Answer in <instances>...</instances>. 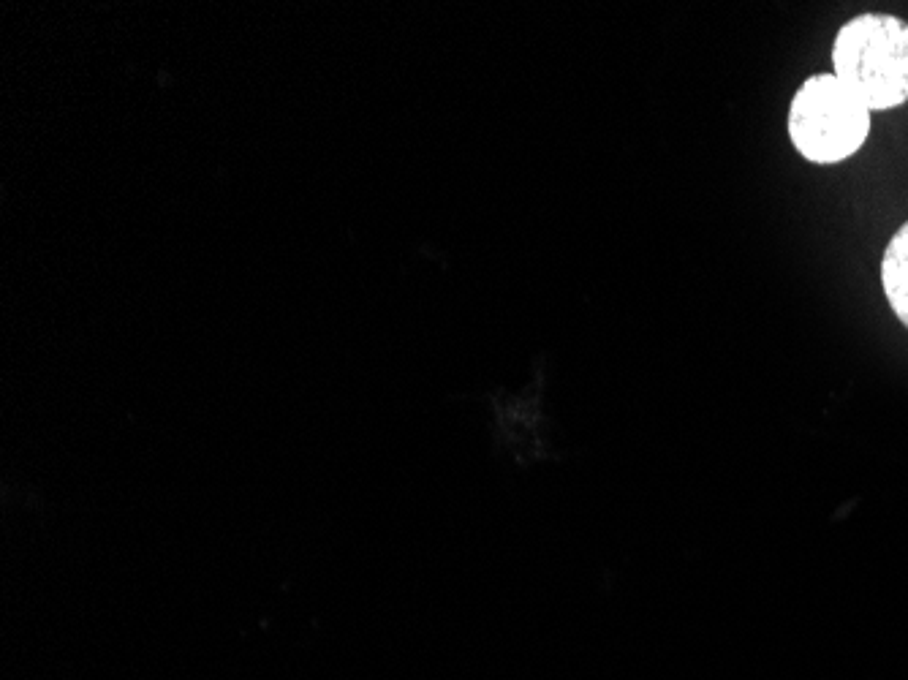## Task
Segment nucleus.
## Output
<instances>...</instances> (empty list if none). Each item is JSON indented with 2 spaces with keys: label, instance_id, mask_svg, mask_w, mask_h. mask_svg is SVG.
<instances>
[{
  "label": "nucleus",
  "instance_id": "obj_3",
  "mask_svg": "<svg viewBox=\"0 0 908 680\" xmlns=\"http://www.w3.org/2000/svg\"><path fill=\"white\" fill-rule=\"evenodd\" d=\"M879 275L889 308L908 330V221H903L884 245Z\"/></svg>",
  "mask_w": 908,
  "mask_h": 680
},
{
  "label": "nucleus",
  "instance_id": "obj_2",
  "mask_svg": "<svg viewBox=\"0 0 908 680\" xmlns=\"http://www.w3.org/2000/svg\"><path fill=\"white\" fill-rule=\"evenodd\" d=\"M792 147L805 161L832 166L857 156L870 136V109L835 74H811L786 115Z\"/></svg>",
  "mask_w": 908,
  "mask_h": 680
},
{
  "label": "nucleus",
  "instance_id": "obj_1",
  "mask_svg": "<svg viewBox=\"0 0 908 680\" xmlns=\"http://www.w3.org/2000/svg\"><path fill=\"white\" fill-rule=\"evenodd\" d=\"M832 74L870 112L908 104V20L862 11L843 22L832 41Z\"/></svg>",
  "mask_w": 908,
  "mask_h": 680
}]
</instances>
